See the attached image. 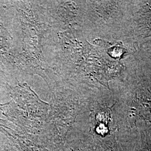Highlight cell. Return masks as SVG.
I'll use <instances>...</instances> for the list:
<instances>
[{"label":"cell","instance_id":"1","mask_svg":"<svg viewBox=\"0 0 151 151\" xmlns=\"http://www.w3.org/2000/svg\"><path fill=\"white\" fill-rule=\"evenodd\" d=\"M146 142L145 143L144 146L142 148V150L141 151H151V144L148 142L147 140H146Z\"/></svg>","mask_w":151,"mask_h":151}]
</instances>
